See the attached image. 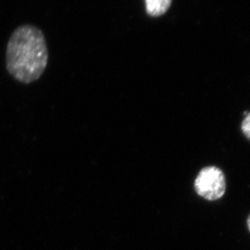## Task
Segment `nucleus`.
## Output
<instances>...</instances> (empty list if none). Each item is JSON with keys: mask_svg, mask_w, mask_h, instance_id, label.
<instances>
[{"mask_svg": "<svg viewBox=\"0 0 250 250\" xmlns=\"http://www.w3.org/2000/svg\"><path fill=\"white\" fill-rule=\"evenodd\" d=\"M147 14L151 17L164 15L171 6V0H145Z\"/></svg>", "mask_w": 250, "mask_h": 250, "instance_id": "nucleus-3", "label": "nucleus"}, {"mask_svg": "<svg viewBox=\"0 0 250 250\" xmlns=\"http://www.w3.org/2000/svg\"><path fill=\"white\" fill-rule=\"evenodd\" d=\"M241 130L245 136L250 140V112L244 119L243 122L241 124Z\"/></svg>", "mask_w": 250, "mask_h": 250, "instance_id": "nucleus-4", "label": "nucleus"}, {"mask_svg": "<svg viewBox=\"0 0 250 250\" xmlns=\"http://www.w3.org/2000/svg\"><path fill=\"white\" fill-rule=\"evenodd\" d=\"M226 178L222 170L214 166L206 167L195 179V191L208 201L219 200L226 192Z\"/></svg>", "mask_w": 250, "mask_h": 250, "instance_id": "nucleus-2", "label": "nucleus"}, {"mask_svg": "<svg viewBox=\"0 0 250 250\" xmlns=\"http://www.w3.org/2000/svg\"><path fill=\"white\" fill-rule=\"evenodd\" d=\"M47 62L48 51L42 32L29 24L18 27L6 49L8 73L17 82L29 84L40 78Z\"/></svg>", "mask_w": 250, "mask_h": 250, "instance_id": "nucleus-1", "label": "nucleus"}, {"mask_svg": "<svg viewBox=\"0 0 250 250\" xmlns=\"http://www.w3.org/2000/svg\"><path fill=\"white\" fill-rule=\"evenodd\" d=\"M247 226H248L249 230L250 231V214L249 215L248 219H247Z\"/></svg>", "mask_w": 250, "mask_h": 250, "instance_id": "nucleus-5", "label": "nucleus"}]
</instances>
